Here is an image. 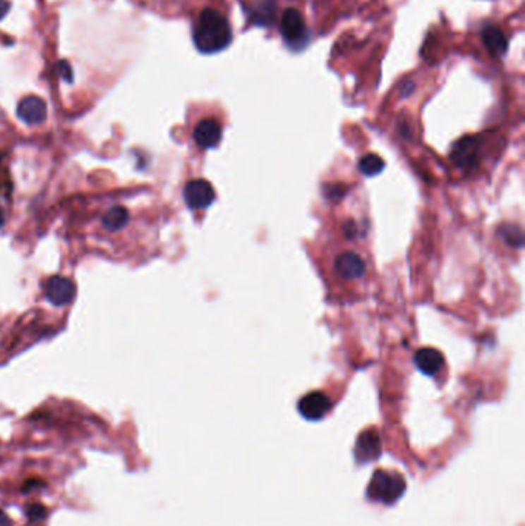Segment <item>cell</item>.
I'll return each mask as SVG.
<instances>
[{"mask_svg":"<svg viewBox=\"0 0 525 526\" xmlns=\"http://www.w3.org/2000/svg\"><path fill=\"white\" fill-rule=\"evenodd\" d=\"M233 40L231 27L225 17L216 10L207 8L199 16L193 28V42L203 54L224 51Z\"/></svg>","mask_w":525,"mask_h":526,"instance_id":"obj_1","label":"cell"},{"mask_svg":"<svg viewBox=\"0 0 525 526\" xmlns=\"http://www.w3.org/2000/svg\"><path fill=\"white\" fill-rule=\"evenodd\" d=\"M406 485L405 479L401 474L393 471L378 470L373 474V479L368 485L367 496L373 502H379L384 505H392L396 500H399L404 494Z\"/></svg>","mask_w":525,"mask_h":526,"instance_id":"obj_2","label":"cell"},{"mask_svg":"<svg viewBox=\"0 0 525 526\" xmlns=\"http://www.w3.org/2000/svg\"><path fill=\"white\" fill-rule=\"evenodd\" d=\"M281 32L285 44L291 49H301L308 40V31L303 17L298 10L288 8L281 17Z\"/></svg>","mask_w":525,"mask_h":526,"instance_id":"obj_3","label":"cell"},{"mask_svg":"<svg viewBox=\"0 0 525 526\" xmlns=\"http://www.w3.org/2000/svg\"><path fill=\"white\" fill-rule=\"evenodd\" d=\"M479 140L476 137H464L452 147L450 157L457 168L464 169V171H470L479 164Z\"/></svg>","mask_w":525,"mask_h":526,"instance_id":"obj_4","label":"cell"},{"mask_svg":"<svg viewBox=\"0 0 525 526\" xmlns=\"http://www.w3.org/2000/svg\"><path fill=\"white\" fill-rule=\"evenodd\" d=\"M185 203L191 209H203L208 208L216 199L215 188L210 182L203 179L190 181L183 188Z\"/></svg>","mask_w":525,"mask_h":526,"instance_id":"obj_5","label":"cell"},{"mask_svg":"<svg viewBox=\"0 0 525 526\" xmlns=\"http://www.w3.org/2000/svg\"><path fill=\"white\" fill-rule=\"evenodd\" d=\"M241 5L247 13L253 25L270 27L276 17V0H241Z\"/></svg>","mask_w":525,"mask_h":526,"instance_id":"obj_6","label":"cell"},{"mask_svg":"<svg viewBox=\"0 0 525 526\" xmlns=\"http://www.w3.org/2000/svg\"><path fill=\"white\" fill-rule=\"evenodd\" d=\"M330 408H332V400H330V397L322 391L308 393L307 396H303L298 403V410L301 415L307 420H320L328 414Z\"/></svg>","mask_w":525,"mask_h":526,"instance_id":"obj_7","label":"cell"},{"mask_svg":"<svg viewBox=\"0 0 525 526\" xmlns=\"http://www.w3.org/2000/svg\"><path fill=\"white\" fill-rule=\"evenodd\" d=\"M45 295L56 307H64V305L71 303L74 299L76 285L73 283V280L64 276H54L45 285Z\"/></svg>","mask_w":525,"mask_h":526,"instance_id":"obj_8","label":"cell"},{"mask_svg":"<svg viewBox=\"0 0 525 526\" xmlns=\"http://www.w3.org/2000/svg\"><path fill=\"white\" fill-rule=\"evenodd\" d=\"M334 271L345 280H356L366 274V260L358 252L344 251L334 259Z\"/></svg>","mask_w":525,"mask_h":526,"instance_id":"obj_9","label":"cell"},{"mask_svg":"<svg viewBox=\"0 0 525 526\" xmlns=\"http://www.w3.org/2000/svg\"><path fill=\"white\" fill-rule=\"evenodd\" d=\"M48 114V106L44 99L37 96H28L23 97L19 105H17V116L20 121L28 125H39L47 118Z\"/></svg>","mask_w":525,"mask_h":526,"instance_id":"obj_10","label":"cell"},{"mask_svg":"<svg viewBox=\"0 0 525 526\" xmlns=\"http://www.w3.org/2000/svg\"><path fill=\"white\" fill-rule=\"evenodd\" d=\"M193 137L196 145L202 149L215 148L222 139V126L215 118H203L194 128Z\"/></svg>","mask_w":525,"mask_h":526,"instance_id":"obj_11","label":"cell"},{"mask_svg":"<svg viewBox=\"0 0 525 526\" xmlns=\"http://www.w3.org/2000/svg\"><path fill=\"white\" fill-rule=\"evenodd\" d=\"M356 459L359 463H368L376 460L380 455V439L376 431H363L356 444Z\"/></svg>","mask_w":525,"mask_h":526,"instance_id":"obj_12","label":"cell"},{"mask_svg":"<svg viewBox=\"0 0 525 526\" xmlns=\"http://www.w3.org/2000/svg\"><path fill=\"white\" fill-rule=\"evenodd\" d=\"M414 365L427 376H436L444 367V355L435 348H421L414 354Z\"/></svg>","mask_w":525,"mask_h":526,"instance_id":"obj_13","label":"cell"},{"mask_svg":"<svg viewBox=\"0 0 525 526\" xmlns=\"http://www.w3.org/2000/svg\"><path fill=\"white\" fill-rule=\"evenodd\" d=\"M481 36L488 53H491L493 56L505 54V51L508 48V42L501 28L496 27V25H485V27L482 28Z\"/></svg>","mask_w":525,"mask_h":526,"instance_id":"obj_14","label":"cell"},{"mask_svg":"<svg viewBox=\"0 0 525 526\" xmlns=\"http://www.w3.org/2000/svg\"><path fill=\"white\" fill-rule=\"evenodd\" d=\"M130 213L123 207H114L107 211V214L102 217V225L108 231H121L128 225Z\"/></svg>","mask_w":525,"mask_h":526,"instance_id":"obj_15","label":"cell"},{"mask_svg":"<svg viewBox=\"0 0 525 526\" xmlns=\"http://www.w3.org/2000/svg\"><path fill=\"white\" fill-rule=\"evenodd\" d=\"M384 168H385L384 159L380 157V156H378V154H367V156H363L361 159V162H359L361 173L363 176H367V177H371V176H376L379 173H382Z\"/></svg>","mask_w":525,"mask_h":526,"instance_id":"obj_16","label":"cell"},{"mask_svg":"<svg viewBox=\"0 0 525 526\" xmlns=\"http://www.w3.org/2000/svg\"><path fill=\"white\" fill-rule=\"evenodd\" d=\"M501 234L504 237V240L510 245V247L513 248H521L522 243H524V236H522V231L519 226H504L501 228Z\"/></svg>","mask_w":525,"mask_h":526,"instance_id":"obj_17","label":"cell"},{"mask_svg":"<svg viewBox=\"0 0 525 526\" xmlns=\"http://www.w3.org/2000/svg\"><path fill=\"white\" fill-rule=\"evenodd\" d=\"M47 515H48L47 508L40 503H34L27 508V517L30 522H42L44 519H47Z\"/></svg>","mask_w":525,"mask_h":526,"instance_id":"obj_18","label":"cell"},{"mask_svg":"<svg viewBox=\"0 0 525 526\" xmlns=\"http://www.w3.org/2000/svg\"><path fill=\"white\" fill-rule=\"evenodd\" d=\"M57 70H59V74H61V78H62L65 82H68V83H71V82H73V70H71V65L68 63L66 61H61V62H59V63H57Z\"/></svg>","mask_w":525,"mask_h":526,"instance_id":"obj_19","label":"cell"},{"mask_svg":"<svg viewBox=\"0 0 525 526\" xmlns=\"http://www.w3.org/2000/svg\"><path fill=\"white\" fill-rule=\"evenodd\" d=\"M11 10V4L8 0H0V20L8 14V11Z\"/></svg>","mask_w":525,"mask_h":526,"instance_id":"obj_20","label":"cell"},{"mask_svg":"<svg viewBox=\"0 0 525 526\" xmlns=\"http://www.w3.org/2000/svg\"><path fill=\"white\" fill-rule=\"evenodd\" d=\"M344 233L346 237H350V239H353L354 234H356V225L354 222H346L345 226H344Z\"/></svg>","mask_w":525,"mask_h":526,"instance_id":"obj_21","label":"cell"},{"mask_svg":"<svg viewBox=\"0 0 525 526\" xmlns=\"http://www.w3.org/2000/svg\"><path fill=\"white\" fill-rule=\"evenodd\" d=\"M0 526H11V520L4 511H0Z\"/></svg>","mask_w":525,"mask_h":526,"instance_id":"obj_22","label":"cell"},{"mask_svg":"<svg viewBox=\"0 0 525 526\" xmlns=\"http://www.w3.org/2000/svg\"><path fill=\"white\" fill-rule=\"evenodd\" d=\"M4 224H5V213H4L2 207H0V228L4 226Z\"/></svg>","mask_w":525,"mask_h":526,"instance_id":"obj_23","label":"cell"}]
</instances>
